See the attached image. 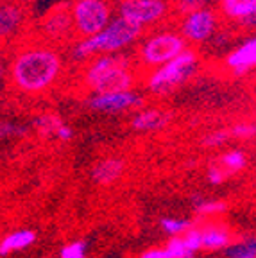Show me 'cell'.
I'll list each match as a JSON object with an SVG mask.
<instances>
[{
    "instance_id": "cell-1",
    "label": "cell",
    "mask_w": 256,
    "mask_h": 258,
    "mask_svg": "<svg viewBox=\"0 0 256 258\" xmlns=\"http://www.w3.org/2000/svg\"><path fill=\"white\" fill-rule=\"evenodd\" d=\"M63 70V59L56 48L47 45L24 47L15 54L9 64V77L16 90L24 93H40L48 90Z\"/></svg>"
},
{
    "instance_id": "cell-2",
    "label": "cell",
    "mask_w": 256,
    "mask_h": 258,
    "mask_svg": "<svg viewBox=\"0 0 256 258\" xmlns=\"http://www.w3.org/2000/svg\"><path fill=\"white\" fill-rule=\"evenodd\" d=\"M142 32H144V29L140 25L133 24V22L116 15L104 31H100L99 34L92 38L77 40V43L72 47V57L77 61H92L97 56L120 54L124 48L131 47L140 40Z\"/></svg>"
},
{
    "instance_id": "cell-3",
    "label": "cell",
    "mask_w": 256,
    "mask_h": 258,
    "mask_svg": "<svg viewBox=\"0 0 256 258\" xmlns=\"http://www.w3.org/2000/svg\"><path fill=\"white\" fill-rule=\"evenodd\" d=\"M83 81L95 95L129 92L135 85V72L129 57L124 54H106L90 61L84 69Z\"/></svg>"
},
{
    "instance_id": "cell-4",
    "label": "cell",
    "mask_w": 256,
    "mask_h": 258,
    "mask_svg": "<svg viewBox=\"0 0 256 258\" xmlns=\"http://www.w3.org/2000/svg\"><path fill=\"white\" fill-rule=\"evenodd\" d=\"M197 63H199V54H197V50L188 47L176 59L168 61L160 69L151 70L149 76L145 77V88L156 95L174 92L196 74Z\"/></svg>"
},
{
    "instance_id": "cell-5",
    "label": "cell",
    "mask_w": 256,
    "mask_h": 258,
    "mask_svg": "<svg viewBox=\"0 0 256 258\" xmlns=\"http://www.w3.org/2000/svg\"><path fill=\"white\" fill-rule=\"evenodd\" d=\"M188 48V41L179 34V31H160L147 36L138 48V59L147 69H160L168 61L176 59Z\"/></svg>"
},
{
    "instance_id": "cell-6",
    "label": "cell",
    "mask_w": 256,
    "mask_h": 258,
    "mask_svg": "<svg viewBox=\"0 0 256 258\" xmlns=\"http://www.w3.org/2000/svg\"><path fill=\"white\" fill-rule=\"evenodd\" d=\"M70 13L74 22V34L79 40L99 34L115 18L109 0H76L70 8Z\"/></svg>"
},
{
    "instance_id": "cell-7",
    "label": "cell",
    "mask_w": 256,
    "mask_h": 258,
    "mask_svg": "<svg viewBox=\"0 0 256 258\" xmlns=\"http://www.w3.org/2000/svg\"><path fill=\"white\" fill-rule=\"evenodd\" d=\"M116 11L118 16L145 29L167 18L168 13L172 11V2L170 0H129L118 4Z\"/></svg>"
},
{
    "instance_id": "cell-8",
    "label": "cell",
    "mask_w": 256,
    "mask_h": 258,
    "mask_svg": "<svg viewBox=\"0 0 256 258\" xmlns=\"http://www.w3.org/2000/svg\"><path fill=\"white\" fill-rule=\"evenodd\" d=\"M219 27V16L212 8L199 9L183 16L179 22V34L192 45H201L213 40Z\"/></svg>"
},
{
    "instance_id": "cell-9",
    "label": "cell",
    "mask_w": 256,
    "mask_h": 258,
    "mask_svg": "<svg viewBox=\"0 0 256 258\" xmlns=\"http://www.w3.org/2000/svg\"><path fill=\"white\" fill-rule=\"evenodd\" d=\"M88 106L100 113H122L135 108H142L144 99L133 90L116 93H99V95L90 97Z\"/></svg>"
},
{
    "instance_id": "cell-10",
    "label": "cell",
    "mask_w": 256,
    "mask_h": 258,
    "mask_svg": "<svg viewBox=\"0 0 256 258\" xmlns=\"http://www.w3.org/2000/svg\"><path fill=\"white\" fill-rule=\"evenodd\" d=\"M226 67L235 76H244L256 69V36L245 40L226 56Z\"/></svg>"
},
{
    "instance_id": "cell-11",
    "label": "cell",
    "mask_w": 256,
    "mask_h": 258,
    "mask_svg": "<svg viewBox=\"0 0 256 258\" xmlns=\"http://www.w3.org/2000/svg\"><path fill=\"white\" fill-rule=\"evenodd\" d=\"M41 32L48 40H63L70 32L74 31V22H72V13L70 9H52L45 16V20L40 25Z\"/></svg>"
},
{
    "instance_id": "cell-12",
    "label": "cell",
    "mask_w": 256,
    "mask_h": 258,
    "mask_svg": "<svg viewBox=\"0 0 256 258\" xmlns=\"http://www.w3.org/2000/svg\"><path fill=\"white\" fill-rule=\"evenodd\" d=\"M168 120H170V115L163 109H142L131 118V127L136 131H158V129L165 127Z\"/></svg>"
},
{
    "instance_id": "cell-13",
    "label": "cell",
    "mask_w": 256,
    "mask_h": 258,
    "mask_svg": "<svg viewBox=\"0 0 256 258\" xmlns=\"http://www.w3.org/2000/svg\"><path fill=\"white\" fill-rule=\"evenodd\" d=\"M124 172V161L118 158H106L93 167V179L100 185H111Z\"/></svg>"
},
{
    "instance_id": "cell-14",
    "label": "cell",
    "mask_w": 256,
    "mask_h": 258,
    "mask_svg": "<svg viewBox=\"0 0 256 258\" xmlns=\"http://www.w3.org/2000/svg\"><path fill=\"white\" fill-rule=\"evenodd\" d=\"M220 15L233 22H240L249 15H256V0H219Z\"/></svg>"
},
{
    "instance_id": "cell-15",
    "label": "cell",
    "mask_w": 256,
    "mask_h": 258,
    "mask_svg": "<svg viewBox=\"0 0 256 258\" xmlns=\"http://www.w3.org/2000/svg\"><path fill=\"white\" fill-rule=\"evenodd\" d=\"M24 22V8L18 4H4L0 11V31L2 36H9Z\"/></svg>"
},
{
    "instance_id": "cell-16",
    "label": "cell",
    "mask_w": 256,
    "mask_h": 258,
    "mask_svg": "<svg viewBox=\"0 0 256 258\" xmlns=\"http://www.w3.org/2000/svg\"><path fill=\"white\" fill-rule=\"evenodd\" d=\"M36 240V233L31 230H22V231H15V233L4 237V240L0 242V254L6 256L11 251H18L29 247L32 242Z\"/></svg>"
},
{
    "instance_id": "cell-17",
    "label": "cell",
    "mask_w": 256,
    "mask_h": 258,
    "mask_svg": "<svg viewBox=\"0 0 256 258\" xmlns=\"http://www.w3.org/2000/svg\"><path fill=\"white\" fill-rule=\"evenodd\" d=\"M229 244V235L219 228H208L203 231V247L204 249H220Z\"/></svg>"
},
{
    "instance_id": "cell-18",
    "label": "cell",
    "mask_w": 256,
    "mask_h": 258,
    "mask_svg": "<svg viewBox=\"0 0 256 258\" xmlns=\"http://www.w3.org/2000/svg\"><path fill=\"white\" fill-rule=\"evenodd\" d=\"M222 169L226 172H238L245 167V154L242 151H229V153L222 154V156L217 160Z\"/></svg>"
},
{
    "instance_id": "cell-19",
    "label": "cell",
    "mask_w": 256,
    "mask_h": 258,
    "mask_svg": "<svg viewBox=\"0 0 256 258\" xmlns=\"http://www.w3.org/2000/svg\"><path fill=\"white\" fill-rule=\"evenodd\" d=\"M63 122H61L59 117H56V115H52V113H47V115H41V117H38L36 120H34V127L38 129V131H41L43 135H56L59 133V129L63 127Z\"/></svg>"
},
{
    "instance_id": "cell-20",
    "label": "cell",
    "mask_w": 256,
    "mask_h": 258,
    "mask_svg": "<svg viewBox=\"0 0 256 258\" xmlns=\"http://www.w3.org/2000/svg\"><path fill=\"white\" fill-rule=\"evenodd\" d=\"M228 258H256V238L236 242L228 249Z\"/></svg>"
},
{
    "instance_id": "cell-21",
    "label": "cell",
    "mask_w": 256,
    "mask_h": 258,
    "mask_svg": "<svg viewBox=\"0 0 256 258\" xmlns=\"http://www.w3.org/2000/svg\"><path fill=\"white\" fill-rule=\"evenodd\" d=\"M206 2L208 0H174L172 2V11L177 15H190V13H196L199 9L206 8Z\"/></svg>"
},
{
    "instance_id": "cell-22",
    "label": "cell",
    "mask_w": 256,
    "mask_h": 258,
    "mask_svg": "<svg viewBox=\"0 0 256 258\" xmlns=\"http://www.w3.org/2000/svg\"><path fill=\"white\" fill-rule=\"evenodd\" d=\"M167 251L170 253L172 258H192L194 256V251L188 249V246L184 244L183 237L170 238V242L167 244Z\"/></svg>"
},
{
    "instance_id": "cell-23",
    "label": "cell",
    "mask_w": 256,
    "mask_h": 258,
    "mask_svg": "<svg viewBox=\"0 0 256 258\" xmlns=\"http://www.w3.org/2000/svg\"><path fill=\"white\" fill-rule=\"evenodd\" d=\"M161 228L165 231H168L170 235H179V233H186V231L192 228L188 221H176V219H161Z\"/></svg>"
},
{
    "instance_id": "cell-24",
    "label": "cell",
    "mask_w": 256,
    "mask_h": 258,
    "mask_svg": "<svg viewBox=\"0 0 256 258\" xmlns=\"http://www.w3.org/2000/svg\"><path fill=\"white\" fill-rule=\"evenodd\" d=\"M84 253H86V244L83 240H77L61 249V258H84Z\"/></svg>"
},
{
    "instance_id": "cell-25",
    "label": "cell",
    "mask_w": 256,
    "mask_h": 258,
    "mask_svg": "<svg viewBox=\"0 0 256 258\" xmlns=\"http://www.w3.org/2000/svg\"><path fill=\"white\" fill-rule=\"evenodd\" d=\"M183 240H184V244L188 246V249H192L194 253H196L197 249L203 247V231L192 230V228H190V230L183 235Z\"/></svg>"
},
{
    "instance_id": "cell-26",
    "label": "cell",
    "mask_w": 256,
    "mask_h": 258,
    "mask_svg": "<svg viewBox=\"0 0 256 258\" xmlns=\"http://www.w3.org/2000/svg\"><path fill=\"white\" fill-rule=\"evenodd\" d=\"M228 137H229L228 131H213V133L206 135L203 138V145L204 147H219V145H222L228 140Z\"/></svg>"
},
{
    "instance_id": "cell-27",
    "label": "cell",
    "mask_w": 256,
    "mask_h": 258,
    "mask_svg": "<svg viewBox=\"0 0 256 258\" xmlns=\"http://www.w3.org/2000/svg\"><path fill=\"white\" fill-rule=\"evenodd\" d=\"M231 135L238 138H251L256 135V124H252V122H240V124H236L233 127Z\"/></svg>"
},
{
    "instance_id": "cell-28",
    "label": "cell",
    "mask_w": 256,
    "mask_h": 258,
    "mask_svg": "<svg viewBox=\"0 0 256 258\" xmlns=\"http://www.w3.org/2000/svg\"><path fill=\"white\" fill-rule=\"evenodd\" d=\"M196 210L203 215L220 214V212H224V210H226V205H224V203H220V201H206V203H201V205H197Z\"/></svg>"
},
{
    "instance_id": "cell-29",
    "label": "cell",
    "mask_w": 256,
    "mask_h": 258,
    "mask_svg": "<svg viewBox=\"0 0 256 258\" xmlns=\"http://www.w3.org/2000/svg\"><path fill=\"white\" fill-rule=\"evenodd\" d=\"M226 176H228V172H226L222 167L219 165V163H213V165H210V169H208V179L213 183V185H220V183L224 181L226 179Z\"/></svg>"
},
{
    "instance_id": "cell-30",
    "label": "cell",
    "mask_w": 256,
    "mask_h": 258,
    "mask_svg": "<svg viewBox=\"0 0 256 258\" xmlns=\"http://www.w3.org/2000/svg\"><path fill=\"white\" fill-rule=\"evenodd\" d=\"M140 258H172V256L167 251V247H152V249L144 251L140 254Z\"/></svg>"
},
{
    "instance_id": "cell-31",
    "label": "cell",
    "mask_w": 256,
    "mask_h": 258,
    "mask_svg": "<svg viewBox=\"0 0 256 258\" xmlns=\"http://www.w3.org/2000/svg\"><path fill=\"white\" fill-rule=\"evenodd\" d=\"M16 135H24V127L16 124H9V122L2 124V137H16Z\"/></svg>"
},
{
    "instance_id": "cell-32",
    "label": "cell",
    "mask_w": 256,
    "mask_h": 258,
    "mask_svg": "<svg viewBox=\"0 0 256 258\" xmlns=\"http://www.w3.org/2000/svg\"><path fill=\"white\" fill-rule=\"evenodd\" d=\"M238 24L242 25L244 29H256V15H249L245 18H242Z\"/></svg>"
},
{
    "instance_id": "cell-33",
    "label": "cell",
    "mask_w": 256,
    "mask_h": 258,
    "mask_svg": "<svg viewBox=\"0 0 256 258\" xmlns=\"http://www.w3.org/2000/svg\"><path fill=\"white\" fill-rule=\"evenodd\" d=\"M72 135H74V133H72V129H70L67 124H65L63 127L59 129V133H57V138H59V140H65V142H67V140H70V138H72Z\"/></svg>"
},
{
    "instance_id": "cell-34",
    "label": "cell",
    "mask_w": 256,
    "mask_h": 258,
    "mask_svg": "<svg viewBox=\"0 0 256 258\" xmlns=\"http://www.w3.org/2000/svg\"><path fill=\"white\" fill-rule=\"evenodd\" d=\"M115 2H118V4H122V2H129V0H115Z\"/></svg>"
}]
</instances>
